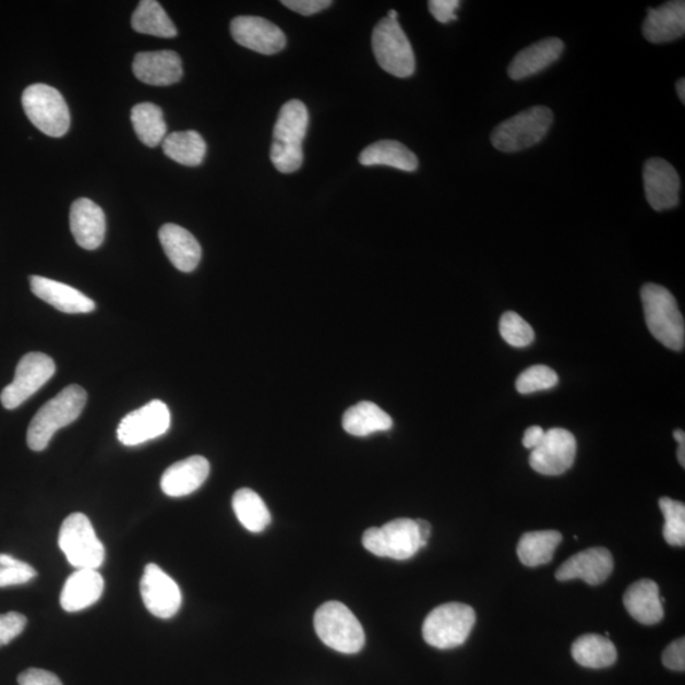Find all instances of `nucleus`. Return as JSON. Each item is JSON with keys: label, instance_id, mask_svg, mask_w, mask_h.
<instances>
[{"label": "nucleus", "instance_id": "obj_1", "mask_svg": "<svg viewBox=\"0 0 685 685\" xmlns=\"http://www.w3.org/2000/svg\"><path fill=\"white\" fill-rule=\"evenodd\" d=\"M309 128V111L299 99L283 106L271 146L272 165L281 173L298 171L303 163L302 143Z\"/></svg>", "mask_w": 685, "mask_h": 685}, {"label": "nucleus", "instance_id": "obj_2", "mask_svg": "<svg viewBox=\"0 0 685 685\" xmlns=\"http://www.w3.org/2000/svg\"><path fill=\"white\" fill-rule=\"evenodd\" d=\"M87 402V393L77 385H70L36 412L27 431V445L40 453L49 446L53 434L75 422Z\"/></svg>", "mask_w": 685, "mask_h": 685}, {"label": "nucleus", "instance_id": "obj_3", "mask_svg": "<svg viewBox=\"0 0 685 685\" xmlns=\"http://www.w3.org/2000/svg\"><path fill=\"white\" fill-rule=\"evenodd\" d=\"M646 325L653 337L669 349L682 350L685 342L684 319L673 293L657 284L641 290Z\"/></svg>", "mask_w": 685, "mask_h": 685}, {"label": "nucleus", "instance_id": "obj_4", "mask_svg": "<svg viewBox=\"0 0 685 685\" xmlns=\"http://www.w3.org/2000/svg\"><path fill=\"white\" fill-rule=\"evenodd\" d=\"M554 122L549 107L534 106L497 124L492 144L503 153H517L542 142Z\"/></svg>", "mask_w": 685, "mask_h": 685}, {"label": "nucleus", "instance_id": "obj_5", "mask_svg": "<svg viewBox=\"0 0 685 685\" xmlns=\"http://www.w3.org/2000/svg\"><path fill=\"white\" fill-rule=\"evenodd\" d=\"M314 626L319 638L333 650L350 656L363 649V627L348 606L340 602L319 606Z\"/></svg>", "mask_w": 685, "mask_h": 685}, {"label": "nucleus", "instance_id": "obj_6", "mask_svg": "<svg viewBox=\"0 0 685 685\" xmlns=\"http://www.w3.org/2000/svg\"><path fill=\"white\" fill-rule=\"evenodd\" d=\"M477 624V613L472 606L462 603H447L428 614L423 624V637L435 649L458 648L469 638Z\"/></svg>", "mask_w": 685, "mask_h": 685}, {"label": "nucleus", "instance_id": "obj_7", "mask_svg": "<svg viewBox=\"0 0 685 685\" xmlns=\"http://www.w3.org/2000/svg\"><path fill=\"white\" fill-rule=\"evenodd\" d=\"M59 546L75 569L97 570L105 562L104 543L93 528L91 520L82 513H73L62 521Z\"/></svg>", "mask_w": 685, "mask_h": 685}, {"label": "nucleus", "instance_id": "obj_8", "mask_svg": "<svg viewBox=\"0 0 685 685\" xmlns=\"http://www.w3.org/2000/svg\"><path fill=\"white\" fill-rule=\"evenodd\" d=\"M22 106L31 122L51 137H61L70 128V113L61 93L46 84H33L23 92Z\"/></svg>", "mask_w": 685, "mask_h": 685}, {"label": "nucleus", "instance_id": "obj_9", "mask_svg": "<svg viewBox=\"0 0 685 685\" xmlns=\"http://www.w3.org/2000/svg\"><path fill=\"white\" fill-rule=\"evenodd\" d=\"M372 50L386 73L409 77L416 73L414 50L398 21L381 20L372 33Z\"/></svg>", "mask_w": 685, "mask_h": 685}, {"label": "nucleus", "instance_id": "obj_10", "mask_svg": "<svg viewBox=\"0 0 685 685\" xmlns=\"http://www.w3.org/2000/svg\"><path fill=\"white\" fill-rule=\"evenodd\" d=\"M363 548L378 557L409 560L422 549L417 521L399 518L383 527H371L362 537Z\"/></svg>", "mask_w": 685, "mask_h": 685}, {"label": "nucleus", "instance_id": "obj_11", "mask_svg": "<svg viewBox=\"0 0 685 685\" xmlns=\"http://www.w3.org/2000/svg\"><path fill=\"white\" fill-rule=\"evenodd\" d=\"M57 365L52 358L40 352L22 357L13 383L4 387L0 401L8 410L19 408L56 375Z\"/></svg>", "mask_w": 685, "mask_h": 685}, {"label": "nucleus", "instance_id": "obj_12", "mask_svg": "<svg viewBox=\"0 0 685 685\" xmlns=\"http://www.w3.org/2000/svg\"><path fill=\"white\" fill-rule=\"evenodd\" d=\"M170 428V411L160 400L130 412L117 428V438L123 446L134 447L161 437Z\"/></svg>", "mask_w": 685, "mask_h": 685}, {"label": "nucleus", "instance_id": "obj_13", "mask_svg": "<svg viewBox=\"0 0 685 685\" xmlns=\"http://www.w3.org/2000/svg\"><path fill=\"white\" fill-rule=\"evenodd\" d=\"M574 434L563 428H552L544 433L539 446L532 449L529 465L536 472L546 477H558L572 469L576 457Z\"/></svg>", "mask_w": 685, "mask_h": 685}, {"label": "nucleus", "instance_id": "obj_14", "mask_svg": "<svg viewBox=\"0 0 685 685\" xmlns=\"http://www.w3.org/2000/svg\"><path fill=\"white\" fill-rule=\"evenodd\" d=\"M140 591H142L146 610L155 617L171 618L181 609V589L158 565H146L142 581H140Z\"/></svg>", "mask_w": 685, "mask_h": 685}, {"label": "nucleus", "instance_id": "obj_15", "mask_svg": "<svg viewBox=\"0 0 685 685\" xmlns=\"http://www.w3.org/2000/svg\"><path fill=\"white\" fill-rule=\"evenodd\" d=\"M230 33L240 46L262 56H275L286 48L287 40L283 29L255 15H239L233 19Z\"/></svg>", "mask_w": 685, "mask_h": 685}, {"label": "nucleus", "instance_id": "obj_16", "mask_svg": "<svg viewBox=\"0 0 685 685\" xmlns=\"http://www.w3.org/2000/svg\"><path fill=\"white\" fill-rule=\"evenodd\" d=\"M681 177L664 159L651 158L645 163L644 187L646 200L656 212H665L680 205Z\"/></svg>", "mask_w": 685, "mask_h": 685}, {"label": "nucleus", "instance_id": "obj_17", "mask_svg": "<svg viewBox=\"0 0 685 685\" xmlns=\"http://www.w3.org/2000/svg\"><path fill=\"white\" fill-rule=\"evenodd\" d=\"M614 562L610 550L591 548L579 552L558 567L556 579L569 581L579 579L589 586H601L613 572Z\"/></svg>", "mask_w": 685, "mask_h": 685}, {"label": "nucleus", "instance_id": "obj_18", "mask_svg": "<svg viewBox=\"0 0 685 685\" xmlns=\"http://www.w3.org/2000/svg\"><path fill=\"white\" fill-rule=\"evenodd\" d=\"M132 70L140 82L154 87H168L183 76L181 58L170 50L137 53Z\"/></svg>", "mask_w": 685, "mask_h": 685}, {"label": "nucleus", "instance_id": "obj_19", "mask_svg": "<svg viewBox=\"0 0 685 685\" xmlns=\"http://www.w3.org/2000/svg\"><path fill=\"white\" fill-rule=\"evenodd\" d=\"M70 230L77 245L95 251L106 237V215L95 202L80 199L70 208Z\"/></svg>", "mask_w": 685, "mask_h": 685}, {"label": "nucleus", "instance_id": "obj_20", "mask_svg": "<svg viewBox=\"0 0 685 685\" xmlns=\"http://www.w3.org/2000/svg\"><path fill=\"white\" fill-rule=\"evenodd\" d=\"M29 285L38 299L50 303L61 313L87 314L96 309L95 301L72 286L41 276H31Z\"/></svg>", "mask_w": 685, "mask_h": 685}, {"label": "nucleus", "instance_id": "obj_21", "mask_svg": "<svg viewBox=\"0 0 685 685\" xmlns=\"http://www.w3.org/2000/svg\"><path fill=\"white\" fill-rule=\"evenodd\" d=\"M685 33V2L675 0L657 8H649L642 34L651 44L678 40Z\"/></svg>", "mask_w": 685, "mask_h": 685}, {"label": "nucleus", "instance_id": "obj_22", "mask_svg": "<svg viewBox=\"0 0 685 685\" xmlns=\"http://www.w3.org/2000/svg\"><path fill=\"white\" fill-rule=\"evenodd\" d=\"M209 462L205 457L192 456L168 467L163 473V493L171 497L190 495L199 490L208 478Z\"/></svg>", "mask_w": 685, "mask_h": 685}, {"label": "nucleus", "instance_id": "obj_23", "mask_svg": "<svg viewBox=\"0 0 685 685\" xmlns=\"http://www.w3.org/2000/svg\"><path fill=\"white\" fill-rule=\"evenodd\" d=\"M565 44L557 37L536 43L521 50L514 58L508 68V75L513 81H524L543 72L563 56Z\"/></svg>", "mask_w": 685, "mask_h": 685}, {"label": "nucleus", "instance_id": "obj_24", "mask_svg": "<svg viewBox=\"0 0 685 685\" xmlns=\"http://www.w3.org/2000/svg\"><path fill=\"white\" fill-rule=\"evenodd\" d=\"M159 240L168 260L178 271L190 274L199 267L202 249L189 230L176 224H166L159 230Z\"/></svg>", "mask_w": 685, "mask_h": 685}, {"label": "nucleus", "instance_id": "obj_25", "mask_svg": "<svg viewBox=\"0 0 685 685\" xmlns=\"http://www.w3.org/2000/svg\"><path fill=\"white\" fill-rule=\"evenodd\" d=\"M105 589L103 575L95 569H77L70 575L60 596L62 610L80 612L97 603Z\"/></svg>", "mask_w": 685, "mask_h": 685}, {"label": "nucleus", "instance_id": "obj_26", "mask_svg": "<svg viewBox=\"0 0 685 685\" xmlns=\"http://www.w3.org/2000/svg\"><path fill=\"white\" fill-rule=\"evenodd\" d=\"M627 612L646 626L659 624L664 617L663 599L656 581L641 579L629 586L624 596Z\"/></svg>", "mask_w": 685, "mask_h": 685}, {"label": "nucleus", "instance_id": "obj_27", "mask_svg": "<svg viewBox=\"0 0 685 685\" xmlns=\"http://www.w3.org/2000/svg\"><path fill=\"white\" fill-rule=\"evenodd\" d=\"M341 424L348 434L368 437L373 433L390 431L394 422L375 402L361 401L345 412Z\"/></svg>", "mask_w": 685, "mask_h": 685}, {"label": "nucleus", "instance_id": "obj_28", "mask_svg": "<svg viewBox=\"0 0 685 685\" xmlns=\"http://www.w3.org/2000/svg\"><path fill=\"white\" fill-rule=\"evenodd\" d=\"M360 163L364 167L385 166L409 173L419 167L417 155L394 140H383L365 147L360 155Z\"/></svg>", "mask_w": 685, "mask_h": 685}, {"label": "nucleus", "instance_id": "obj_29", "mask_svg": "<svg viewBox=\"0 0 685 685\" xmlns=\"http://www.w3.org/2000/svg\"><path fill=\"white\" fill-rule=\"evenodd\" d=\"M572 656L576 663L590 669L612 666L618 657L616 646L609 637L593 634L576 638Z\"/></svg>", "mask_w": 685, "mask_h": 685}, {"label": "nucleus", "instance_id": "obj_30", "mask_svg": "<svg viewBox=\"0 0 685 685\" xmlns=\"http://www.w3.org/2000/svg\"><path fill=\"white\" fill-rule=\"evenodd\" d=\"M161 144L168 158L185 167H197L206 157L207 146L197 131L173 132Z\"/></svg>", "mask_w": 685, "mask_h": 685}, {"label": "nucleus", "instance_id": "obj_31", "mask_svg": "<svg viewBox=\"0 0 685 685\" xmlns=\"http://www.w3.org/2000/svg\"><path fill=\"white\" fill-rule=\"evenodd\" d=\"M563 534L557 531L528 532L520 537L517 555L528 567L546 565L552 562Z\"/></svg>", "mask_w": 685, "mask_h": 685}, {"label": "nucleus", "instance_id": "obj_32", "mask_svg": "<svg viewBox=\"0 0 685 685\" xmlns=\"http://www.w3.org/2000/svg\"><path fill=\"white\" fill-rule=\"evenodd\" d=\"M132 28L139 34L163 38H173L178 29L160 3L155 0H143L131 19Z\"/></svg>", "mask_w": 685, "mask_h": 685}, {"label": "nucleus", "instance_id": "obj_33", "mask_svg": "<svg viewBox=\"0 0 685 685\" xmlns=\"http://www.w3.org/2000/svg\"><path fill=\"white\" fill-rule=\"evenodd\" d=\"M232 509L249 532H263L272 520L266 503L252 489H240L233 494Z\"/></svg>", "mask_w": 685, "mask_h": 685}, {"label": "nucleus", "instance_id": "obj_34", "mask_svg": "<svg viewBox=\"0 0 685 685\" xmlns=\"http://www.w3.org/2000/svg\"><path fill=\"white\" fill-rule=\"evenodd\" d=\"M132 127L140 142L155 147L165 142L167 123L161 108L153 104H140L131 110Z\"/></svg>", "mask_w": 685, "mask_h": 685}, {"label": "nucleus", "instance_id": "obj_35", "mask_svg": "<svg viewBox=\"0 0 685 685\" xmlns=\"http://www.w3.org/2000/svg\"><path fill=\"white\" fill-rule=\"evenodd\" d=\"M659 507L664 514V539L671 546L683 548L685 544V505L664 496L659 501Z\"/></svg>", "mask_w": 685, "mask_h": 685}, {"label": "nucleus", "instance_id": "obj_36", "mask_svg": "<svg viewBox=\"0 0 685 685\" xmlns=\"http://www.w3.org/2000/svg\"><path fill=\"white\" fill-rule=\"evenodd\" d=\"M558 384L557 373L548 365L537 364L521 372L517 378L518 393L528 395L550 390Z\"/></svg>", "mask_w": 685, "mask_h": 685}, {"label": "nucleus", "instance_id": "obj_37", "mask_svg": "<svg viewBox=\"0 0 685 685\" xmlns=\"http://www.w3.org/2000/svg\"><path fill=\"white\" fill-rule=\"evenodd\" d=\"M500 329L502 338L512 347L525 348L532 345L534 340L532 326L514 311H507L502 316Z\"/></svg>", "mask_w": 685, "mask_h": 685}, {"label": "nucleus", "instance_id": "obj_38", "mask_svg": "<svg viewBox=\"0 0 685 685\" xmlns=\"http://www.w3.org/2000/svg\"><path fill=\"white\" fill-rule=\"evenodd\" d=\"M37 575L33 566L10 555L0 554V588L22 586Z\"/></svg>", "mask_w": 685, "mask_h": 685}, {"label": "nucleus", "instance_id": "obj_39", "mask_svg": "<svg viewBox=\"0 0 685 685\" xmlns=\"http://www.w3.org/2000/svg\"><path fill=\"white\" fill-rule=\"evenodd\" d=\"M27 625V618L17 612L0 614V648L14 640L23 633Z\"/></svg>", "mask_w": 685, "mask_h": 685}, {"label": "nucleus", "instance_id": "obj_40", "mask_svg": "<svg viewBox=\"0 0 685 685\" xmlns=\"http://www.w3.org/2000/svg\"><path fill=\"white\" fill-rule=\"evenodd\" d=\"M663 664L675 672L685 671V640L676 638L663 652Z\"/></svg>", "mask_w": 685, "mask_h": 685}, {"label": "nucleus", "instance_id": "obj_41", "mask_svg": "<svg viewBox=\"0 0 685 685\" xmlns=\"http://www.w3.org/2000/svg\"><path fill=\"white\" fill-rule=\"evenodd\" d=\"M459 5H461L459 0H431V2L428 3L433 17L440 23H443V25L457 21L456 11Z\"/></svg>", "mask_w": 685, "mask_h": 685}, {"label": "nucleus", "instance_id": "obj_42", "mask_svg": "<svg viewBox=\"0 0 685 685\" xmlns=\"http://www.w3.org/2000/svg\"><path fill=\"white\" fill-rule=\"evenodd\" d=\"M20 685H62L59 676L44 671V669L31 668L19 675Z\"/></svg>", "mask_w": 685, "mask_h": 685}, {"label": "nucleus", "instance_id": "obj_43", "mask_svg": "<svg viewBox=\"0 0 685 685\" xmlns=\"http://www.w3.org/2000/svg\"><path fill=\"white\" fill-rule=\"evenodd\" d=\"M283 4L296 13L313 15L326 10L333 3L331 0H284Z\"/></svg>", "mask_w": 685, "mask_h": 685}, {"label": "nucleus", "instance_id": "obj_44", "mask_svg": "<svg viewBox=\"0 0 685 685\" xmlns=\"http://www.w3.org/2000/svg\"><path fill=\"white\" fill-rule=\"evenodd\" d=\"M544 433L546 432L539 425L528 428L524 437V446L528 449H534L542 442Z\"/></svg>", "mask_w": 685, "mask_h": 685}, {"label": "nucleus", "instance_id": "obj_45", "mask_svg": "<svg viewBox=\"0 0 685 685\" xmlns=\"http://www.w3.org/2000/svg\"><path fill=\"white\" fill-rule=\"evenodd\" d=\"M418 531L420 536V541H422V549L426 548L428 540H430L432 533V526L430 521L424 519H417Z\"/></svg>", "mask_w": 685, "mask_h": 685}, {"label": "nucleus", "instance_id": "obj_46", "mask_svg": "<svg viewBox=\"0 0 685 685\" xmlns=\"http://www.w3.org/2000/svg\"><path fill=\"white\" fill-rule=\"evenodd\" d=\"M676 93H678V97L682 100V104H685V80H682L676 83Z\"/></svg>", "mask_w": 685, "mask_h": 685}, {"label": "nucleus", "instance_id": "obj_47", "mask_svg": "<svg viewBox=\"0 0 685 685\" xmlns=\"http://www.w3.org/2000/svg\"><path fill=\"white\" fill-rule=\"evenodd\" d=\"M678 461L682 465V467H685V442L684 443H680Z\"/></svg>", "mask_w": 685, "mask_h": 685}, {"label": "nucleus", "instance_id": "obj_48", "mask_svg": "<svg viewBox=\"0 0 685 685\" xmlns=\"http://www.w3.org/2000/svg\"><path fill=\"white\" fill-rule=\"evenodd\" d=\"M674 438L676 442L678 443H684L685 442V434L683 431H675L674 432Z\"/></svg>", "mask_w": 685, "mask_h": 685}, {"label": "nucleus", "instance_id": "obj_49", "mask_svg": "<svg viewBox=\"0 0 685 685\" xmlns=\"http://www.w3.org/2000/svg\"><path fill=\"white\" fill-rule=\"evenodd\" d=\"M398 17H399L398 12H396V11H394V10L388 11V14H387V19H388V20H392V21H398Z\"/></svg>", "mask_w": 685, "mask_h": 685}]
</instances>
